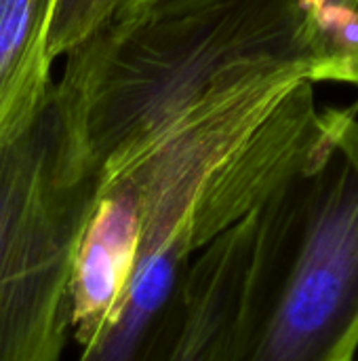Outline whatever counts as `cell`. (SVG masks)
Masks as SVG:
<instances>
[{"label": "cell", "instance_id": "1", "mask_svg": "<svg viewBox=\"0 0 358 361\" xmlns=\"http://www.w3.org/2000/svg\"><path fill=\"white\" fill-rule=\"evenodd\" d=\"M319 116L312 80L298 68L270 70L200 102L108 169L135 184L141 237L114 319L76 361H167L194 258L289 173Z\"/></svg>", "mask_w": 358, "mask_h": 361}, {"label": "cell", "instance_id": "2", "mask_svg": "<svg viewBox=\"0 0 358 361\" xmlns=\"http://www.w3.org/2000/svg\"><path fill=\"white\" fill-rule=\"evenodd\" d=\"M65 59L55 87L95 180L211 95L279 68L314 80L317 66L302 0L133 6Z\"/></svg>", "mask_w": 358, "mask_h": 361}, {"label": "cell", "instance_id": "3", "mask_svg": "<svg viewBox=\"0 0 358 361\" xmlns=\"http://www.w3.org/2000/svg\"><path fill=\"white\" fill-rule=\"evenodd\" d=\"M358 349V118L325 110L255 207L230 361H352Z\"/></svg>", "mask_w": 358, "mask_h": 361}, {"label": "cell", "instance_id": "4", "mask_svg": "<svg viewBox=\"0 0 358 361\" xmlns=\"http://www.w3.org/2000/svg\"><path fill=\"white\" fill-rule=\"evenodd\" d=\"M93 188L53 82L32 123L0 146V361L61 357Z\"/></svg>", "mask_w": 358, "mask_h": 361}, {"label": "cell", "instance_id": "5", "mask_svg": "<svg viewBox=\"0 0 358 361\" xmlns=\"http://www.w3.org/2000/svg\"><path fill=\"white\" fill-rule=\"evenodd\" d=\"M255 239V209L194 258L186 315L167 361H230Z\"/></svg>", "mask_w": 358, "mask_h": 361}, {"label": "cell", "instance_id": "6", "mask_svg": "<svg viewBox=\"0 0 358 361\" xmlns=\"http://www.w3.org/2000/svg\"><path fill=\"white\" fill-rule=\"evenodd\" d=\"M53 8L55 0H0V146L32 123L53 87Z\"/></svg>", "mask_w": 358, "mask_h": 361}, {"label": "cell", "instance_id": "7", "mask_svg": "<svg viewBox=\"0 0 358 361\" xmlns=\"http://www.w3.org/2000/svg\"><path fill=\"white\" fill-rule=\"evenodd\" d=\"M314 51V82H358V0H302Z\"/></svg>", "mask_w": 358, "mask_h": 361}, {"label": "cell", "instance_id": "8", "mask_svg": "<svg viewBox=\"0 0 358 361\" xmlns=\"http://www.w3.org/2000/svg\"><path fill=\"white\" fill-rule=\"evenodd\" d=\"M135 2L137 0H55L46 40L51 61L74 53Z\"/></svg>", "mask_w": 358, "mask_h": 361}, {"label": "cell", "instance_id": "9", "mask_svg": "<svg viewBox=\"0 0 358 361\" xmlns=\"http://www.w3.org/2000/svg\"><path fill=\"white\" fill-rule=\"evenodd\" d=\"M158 2H167V0H137L133 6H150V4H158Z\"/></svg>", "mask_w": 358, "mask_h": 361}]
</instances>
